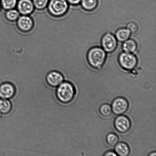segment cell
<instances>
[{
  "mask_svg": "<svg viewBox=\"0 0 156 156\" xmlns=\"http://www.w3.org/2000/svg\"><path fill=\"white\" fill-rule=\"evenodd\" d=\"M76 93V88L71 82L65 81L57 87L56 97L59 101L68 104L73 100Z\"/></svg>",
  "mask_w": 156,
  "mask_h": 156,
  "instance_id": "cell-1",
  "label": "cell"
},
{
  "mask_svg": "<svg viewBox=\"0 0 156 156\" xmlns=\"http://www.w3.org/2000/svg\"><path fill=\"white\" fill-rule=\"evenodd\" d=\"M87 58L91 67L95 69H99L103 66L106 60V52L101 47H93L89 50Z\"/></svg>",
  "mask_w": 156,
  "mask_h": 156,
  "instance_id": "cell-2",
  "label": "cell"
},
{
  "mask_svg": "<svg viewBox=\"0 0 156 156\" xmlns=\"http://www.w3.org/2000/svg\"><path fill=\"white\" fill-rule=\"evenodd\" d=\"M48 4L49 13L53 16H62L68 12L69 5L66 0H50Z\"/></svg>",
  "mask_w": 156,
  "mask_h": 156,
  "instance_id": "cell-3",
  "label": "cell"
},
{
  "mask_svg": "<svg viewBox=\"0 0 156 156\" xmlns=\"http://www.w3.org/2000/svg\"><path fill=\"white\" fill-rule=\"evenodd\" d=\"M119 62L120 66L126 71H131L136 66L137 58L132 53L123 52L119 56Z\"/></svg>",
  "mask_w": 156,
  "mask_h": 156,
  "instance_id": "cell-4",
  "label": "cell"
},
{
  "mask_svg": "<svg viewBox=\"0 0 156 156\" xmlns=\"http://www.w3.org/2000/svg\"><path fill=\"white\" fill-rule=\"evenodd\" d=\"M111 106L112 112L115 115H121L125 114L128 110L129 102L125 98L119 97L114 99Z\"/></svg>",
  "mask_w": 156,
  "mask_h": 156,
  "instance_id": "cell-5",
  "label": "cell"
},
{
  "mask_svg": "<svg viewBox=\"0 0 156 156\" xmlns=\"http://www.w3.org/2000/svg\"><path fill=\"white\" fill-rule=\"evenodd\" d=\"M118 116L114 120V128L116 131L120 133H125L130 129L131 126V121L129 118L123 115Z\"/></svg>",
  "mask_w": 156,
  "mask_h": 156,
  "instance_id": "cell-6",
  "label": "cell"
},
{
  "mask_svg": "<svg viewBox=\"0 0 156 156\" xmlns=\"http://www.w3.org/2000/svg\"><path fill=\"white\" fill-rule=\"evenodd\" d=\"M117 41L115 36L112 34L107 33L102 36L101 41L102 48L106 52H113L117 48Z\"/></svg>",
  "mask_w": 156,
  "mask_h": 156,
  "instance_id": "cell-7",
  "label": "cell"
},
{
  "mask_svg": "<svg viewBox=\"0 0 156 156\" xmlns=\"http://www.w3.org/2000/svg\"><path fill=\"white\" fill-rule=\"evenodd\" d=\"M46 81L49 86L57 88L64 81V77L62 73L57 71L49 72L46 76Z\"/></svg>",
  "mask_w": 156,
  "mask_h": 156,
  "instance_id": "cell-8",
  "label": "cell"
},
{
  "mask_svg": "<svg viewBox=\"0 0 156 156\" xmlns=\"http://www.w3.org/2000/svg\"><path fill=\"white\" fill-rule=\"evenodd\" d=\"M15 85L11 83L5 82L0 85V99H9L12 98L16 94Z\"/></svg>",
  "mask_w": 156,
  "mask_h": 156,
  "instance_id": "cell-9",
  "label": "cell"
},
{
  "mask_svg": "<svg viewBox=\"0 0 156 156\" xmlns=\"http://www.w3.org/2000/svg\"><path fill=\"white\" fill-rule=\"evenodd\" d=\"M33 20L30 16L23 15L18 18L17 22V27L21 31H30L33 28Z\"/></svg>",
  "mask_w": 156,
  "mask_h": 156,
  "instance_id": "cell-10",
  "label": "cell"
},
{
  "mask_svg": "<svg viewBox=\"0 0 156 156\" xmlns=\"http://www.w3.org/2000/svg\"><path fill=\"white\" fill-rule=\"evenodd\" d=\"M34 7L31 0H19L18 4V9L20 13L27 15L33 13Z\"/></svg>",
  "mask_w": 156,
  "mask_h": 156,
  "instance_id": "cell-11",
  "label": "cell"
},
{
  "mask_svg": "<svg viewBox=\"0 0 156 156\" xmlns=\"http://www.w3.org/2000/svg\"><path fill=\"white\" fill-rule=\"evenodd\" d=\"M114 150L117 156H127L130 153L129 146L124 142H119L115 146Z\"/></svg>",
  "mask_w": 156,
  "mask_h": 156,
  "instance_id": "cell-12",
  "label": "cell"
},
{
  "mask_svg": "<svg viewBox=\"0 0 156 156\" xmlns=\"http://www.w3.org/2000/svg\"><path fill=\"white\" fill-rule=\"evenodd\" d=\"M122 47L124 52L133 53L137 50V45L134 40L128 39L123 42Z\"/></svg>",
  "mask_w": 156,
  "mask_h": 156,
  "instance_id": "cell-13",
  "label": "cell"
},
{
  "mask_svg": "<svg viewBox=\"0 0 156 156\" xmlns=\"http://www.w3.org/2000/svg\"><path fill=\"white\" fill-rule=\"evenodd\" d=\"M131 33L126 28H121L117 30L115 37L117 41L120 42H124L129 39Z\"/></svg>",
  "mask_w": 156,
  "mask_h": 156,
  "instance_id": "cell-14",
  "label": "cell"
},
{
  "mask_svg": "<svg viewBox=\"0 0 156 156\" xmlns=\"http://www.w3.org/2000/svg\"><path fill=\"white\" fill-rule=\"evenodd\" d=\"M12 109V102L9 99H0V114L3 115L9 114Z\"/></svg>",
  "mask_w": 156,
  "mask_h": 156,
  "instance_id": "cell-15",
  "label": "cell"
},
{
  "mask_svg": "<svg viewBox=\"0 0 156 156\" xmlns=\"http://www.w3.org/2000/svg\"><path fill=\"white\" fill-rule=\"evenodd\" d=\"M81 5L83 8L88 11L94 10L97 7L98 0H82Z\"/></svg>",
  "mask_w": 156,
  "mask_h": 156,
  "instance_id": "cell-16",
  "label": "cell"
},
{
  "mask_svg": "<svg viewBox=\"0 0 156 156\" xmlns=\"http://www.w3.org/2000/svg\"><path fill=\"white\" fill-rule=\"evenodd\" d=\"M20 13L18 11L15 9H10L5 13L6 19L9 21L13 22L18 20L20 17Z\"/></svg>",
  "mask_w": 156,
  "mask_h": 156,
  "instance_id": "cell-17",
  "label": "cell"
},
{
  "mask_svg": "<svg viewBox=\"0 0 156 156\" xmlns=\"http://www.w3.org/2000/svg\"><path fill=\"white\" fill-rule=\"evenodd\" d=\"M99 111L102 116L106 117H109L112 113L111 106L108 104H104L101 105Z\"/></svg>",
  "mask_w": 156,
  "mask_h": 156,
  "instance_id": "cell-18",
  "label": "cell"
},
{
  "mask_svg": "<svg viewBox=\"0 0 156 156\" xmlns=\"http://www.w3.org/2000/svg\"><path fill=\"white\" fill-rule=\"evenodd\" d=\"M106 141L109 146L114 147L119 143V138L116 134L112 133H109L106 136Z\"/></svg>",
  "mask_w": 156,
  "mask_h": 156,
  "instance_id": "cell-19",
  "label": "cell"
},
{
  "mask_svg": "<svg viewBox=\"0 0 156 156\" xmlns=\"http://www.w3.org/2000/svg\"><path fill=\"white\" fill-rule=\"evenodd\" d=\"M1 3L4 10H9L14 8L17 4V0H1Z\"/></svg>",
  "mask_w": 156,
  "mask_h": 156,
  "instance_id": "cell-20",
  "label": "cell"
},
{
  "mask_svg": "<svg viewBox=\"0 0 156 156\" xmlns=\"http://www.w3.org/2000/svg\"><path fill=\"white\" fill-rule=\"evenodd\" d=\"M34 7L37 10H44L48 5L49 0H33Z\"/></svg>",
  "mask_w": 156,
  "mask_h": 156,
  "instance_id": "cell-21",
  "label": "cell"
},
{
  "mask_svg": "<svg viewBox=\"0 0 156 156\" xmlns=\"http://www.w3.org/2000/svg\"><path fill=\"white\" fill-rule=\"evenodd\" d=\"M126 28L129 30L131 34L136 33L138 29V26L136 23L133 22L128 23L126 26Z\"/></svg>",
  "mask_w": 156,
  "mask_h": 156,
  "instance_id": "cell-22",
  "label": "cell"
},
{
  "mask_svg": "<svg viewBox=\"0 0 156 156\" xmlns=\"http://www.w3.org/2000/svg\"><path fill=\"white\" fill-rule=\"evenodd\" d=\"M68 2L72 5H77L80 3L82 0H66Z\"/></svg>",
  "mask_w": 156,
  "mask_h": 156,
  "instance_id": "cell-23",
  "label": "cell"
},
{
  "mask_svg": "<svg viewBox=\"0 0 156 156\" xmlns=\"http://www.w3.org/2000/svg\"><path fill=\"white\" fill-rule=\"evenodd\" d=\"M104 156H117L115 152L112 151H108L104 154Z\"/></svg>",
  "mask_w": 156,
  "mask_h": 156,
  "instance_id": "cell-24",
  "label": "cell"
},
{
  "mask_svg": "<svg viewBox=\"0 0 156 156\" xmlns=\"http://www.w3.org/2000/svg\"><path fill=\"white\" fill-rule=\"evenodd\" d=\"M149 155L150 156H156V152L151 153L149 154Z\"/></svg>",
  "mask_w": 156,
  "mask_h": 156,
  "instance_id": "cell-25",
  "label": "cell"
},
{
  "mask_svg": "<svg viewBox=\"0 0 156 156\" xmlns=\"http://www.w3.org/2000/svg\"><path fill=\"white\" fill-rule=\"evenodd\" d=\"M1 2H0V11H1Z\"/></svg>",
  "mask_w": 156,
  "mask_h": 156,
  "instance_id": "cell-26",
  "label": "cell"
}]
</instances>
